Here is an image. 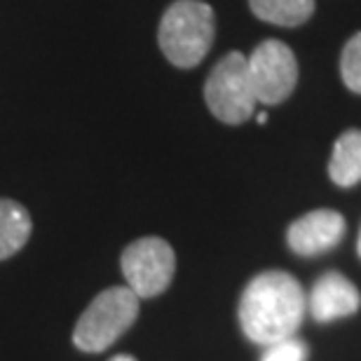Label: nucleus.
I'll list each match as a JSON object with an SVG mask.
<instances>
[{"mask_svg": "<svg viewBox=\"0 0 361 361\" xmlns=\"http://www.w3.org/2000/svg\"><path fill=\"white\" fill-rule=\"evenodd\" d=\"M305 317V293L288 272L268 270L254 277L240 298V324L256 345L293 338Z\"/></svg>", "mask_w": 361, "mask_h": 361, "instance_id": "f257e3e1", "label": "nucleus"}, {"mask_svg": "<svg viewBox=\"0 0 361 361\" xmlns=\"http://www.w3.org/2000/svg\"><path fill=\"white\" fill-rule=\"evenodd\" d=\"M216 35L214 10L202 0H176L162 14L157 42L176 68H195L209 54Z\"/></svg>", "mask_w": 361, "mask_h": 361, "instance_id": "f03ea898", "label": "nucleus"}, {"mask_svg": "<svg viewBox=\"0 0 361 361\" xmlns=\"http://www.w3.org/2000/svg\"><path fill=\"white\" fill-rule=\"evenodd\" d=\"M141 298L129 286H113L94 298L75 324L73 343L78 350L97 355L108 350L139 317Z\"/></svg>", "mask_w": 361, "mask_h": 361, "instance_id": "7ed1b4c3", "label": "nucleus"}, {"mask_svg": "<svg viewBox=\"0 0 361 361\" xmlns=\"http://www.w3.org/2000/svg\"><path fill=\"white\" fill-rule=\"evenodd\" d=\"M204 101L216 120L242 125L254 115L256 94L249 80L247 56L230 52L216 63L204 82Z\"/></svg>", "mask_w": 361, "mask_h": 361, "instance_id": "20e7f679", "label": "nucleus"}, {"mask_svg": "<svg viewBox=\"0 0 361 361\" xmlns=\"http://www.w3.org/2000/svg\"><path fill=\"white\" fill-rule=\"evenodd\" d=\"M122 274L127 286L139 298H155L174 279L176 272V254L169 242L160 237H143L122 251Z\"/></svg>", "mask_w": 361, "mask_h": 361, "instance_id": "39448f33", "label": "nucleus"}, {"mask_svg": "<svg viewBox=\"0 0 361 361\" xmlns=\"http://www.w3.org/2000/svg\"><path fill=\"white\" fill-rule=\"evenodd\" d=\"M249 80L256 101L274 106L286 101L298 82V61L293 49L279 40H265L247 56Z\"/></svg>", "mask_w": 361, "mask_h": 361, "instance_id": "423d86ee", "label": "nucleus"}, {"mask_svg": "<svg viewBox=\"0 0 361 361\" xmlns=\"http://www.w3.org/2000/svg\"><path fill=\"white\" fill-rule=\"evenodd\" d=\"M345 237V219L334 209H314L291 223L286 242L298 256H319L341 244Z\"/></svg>", "mask_w": 361, "mask_h": 361, "instance_id": "0eeeda50", "label": "nucleus"}, {"mask_svg": "<svg viewBox=\"0 0 361 361\" xmlns=\"http://www.w3.org/2000/svg\"><path fill=\"white\" fill-rule=\"evenodd\" d=\"M361 305L357 286L341 272H326L317 279L310 293V312L317 322L329 324L352 317Z\"/></svg>", "mask_w": 361, "mask_h": 361, "instance_id": "6e6552de", "label": "nucleus"}, {"mask_svg": "<svg viewBox=\"0 0 361 361\" xmlns=\"http://www.w3.org/2000/svg\"><path fill=\"white\" fill-rule=\"evenodd\" d=\"M329 176L336 185L352 188L361 180V132L350 129L336 141L329 162Z\"/></svg>", "mask_w": 361, "mask_h": 361, "instance_id": "1a4fd4ad", "label": "nucleus"}, {"mask_svg": "<svg viewBox=\"0 0 361 361\" xmlns=\"http://www.w3.org/2000/svg\"><path fill=\"white\" fill-rule=\"evenodd\" d=\"M33 230L31 216L19 202L0 197V261L24 249Z\"/></svg>", "mask_w": 361, "mask_h": 361, "instance_id": "9d476101", "label": "nucleus"}, {"mask_svg": "<svg viewBox=\"0 0 361 361\" xmlns=\"http://www.w3.org/2000/svg\"><path fill=\"white\" fill-rule=\"evenodd\" d=\"M251 12L274 26H300L314 14V0H249Z\"/></svg>", "mask_w": 361, "mask_h": 361, "instance_id": "9b49d317", "label": "nucleus"}, {"mask_svg": "<svg viewBox=\"0 0 361 361\" xmlns=\"http://www.w3.org/2000/svg\"><path fill=\"white\" fill-rule=\"evenodd\" d=\"M341 75L348 90L361 94V33H355L348 40L341 56Z\"/></svg>", "mask_w": 361, "mask_h": 361, "instance_id": "f8f14e48", "label": "nucleus"}, {"mask_svg": "<svg viewBox=\"0 0 361 361\" xmlns=\"http://www.w3.org/2000/svg\"><path fill=\"white\" fill-rule=\"evenodd\" d=\"M261 361H307V345L298 338H286V341L265 345Z\"/></svg>", "mask_w": 361, "mask_h": 361, "instance_id": "ddd939ff", "label": "nucleus"}, {"mask_svg": "<svg viewBox=\"0 0 361 361\" xmlns=\"http://www.w3.org/2000/svg\"><path fill=\"white\" fill-rule=\"evenodd\" d=\"M111 361H136L132 355H115V357H111Z\"/></svg>", "mask_w": 361, "mask_h": 361, "instance_id": "4468645a", "label": "nucleus"}, {"mask_svg": "<svg viewBox=\"0 0 361 361\" xmlns=\"http://www.w3.org/2000/svg\"><path fill=\"white\" fill-rule=\"evenodd\" d=\"M357 251H359V256H361V235H359V244H357Z\"/></svg>", "mask_w": 361, "mask_h": 361, "instance_id": "2eb2a0df", "label": "nucleus"}]
</instances>
